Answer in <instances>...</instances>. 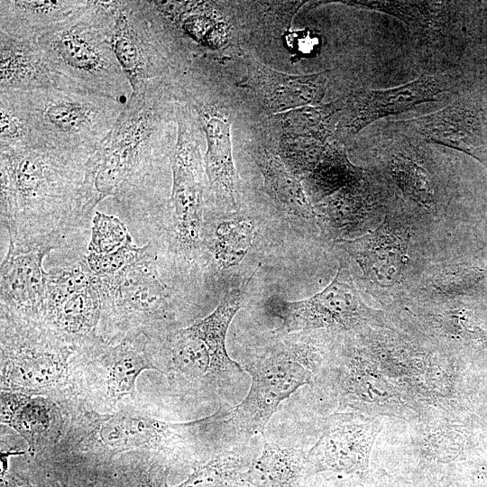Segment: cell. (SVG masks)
Listing matches in <instances>:
<instances>
[{
    "mask_svg": "<svg viewBox=\"0 0 487 487\" xmlns=\"http://www.w3.org/2000/svg\"><path fill=\"white\" fill-rule=\"evenodd\" d=\"M446 90L439 78L429 75L388 89H360L345 100L340 124L349 133L355 134L381 118L438 100Z\"/></svg>",
    "mask_w": 487,
    "mask_h": 487,
    "instance_id": "cell-13",
    "label": "cell"
},
{
    "mask_svg": "<svg viewBox=\"0 0 487 487\" xmlns=\"http://www.w3.org/2000/svg\"><path fill=\"white\" fill-rule=\"evenodd\" d=\"M35 144L93 154L125 103L71 87L23 91Z\"/></svg>",
    "mask_w": 487,
    "mask_h": 487,
    "instance_id": "cell-4",
    "label": "cell"
},
{
    "mask_svg": "<svg viewBox=\"0 0 487 487\" xmlns=\"http://www.w3.org/2000/svg\"><path fill=\"white\" fill-rule=\"evenodd\" d=\"M59 86L60 79L37 40L0 32V90L31 91Z\"/></svg>",
    "mask_w": 487,
    "mask_h": 487,
    "instance_id": "cell-17",
    "label": "cell"
},
{
    "mask_svg": "<svg viewBox=\"0 0 487 487\" xmlns=\"http://www.w3.org/2000/svg\"><path fill=\"white\" fill-rule=\"evenodd\" d=\"M91 222L89 253H109L133 240L125 225L113 215L96 211Z\"/></svg>",
    "mask_w": 487,
    "mask_h": 487,
    "instance_id": "cell-36",
    "label": "cell"
},
{
    "mask_svg": "<svg viewBox=\"0 0 487 487\" xmlns=\"http://www.w3.org/2000/svg\"><path fill=\"white\" fill-rule=\"evenodd\" d=\"M36 487H95L96 480L86 471L67 465H43L32 473Z\"/></svg>",
    "mask_w": 487,
    "mask_h": 487,
    "instance_id": "cell-37",
    "label": "cell"
},
{
    "mask_svg": "<svg viewBox=\"0 0 487 487\" xmlns=\"http://www.w3.org/2000/svg\"><path fill=\"white\" fill-rule=\"evenodd\" d=\"M483 4H484L485 21H486V23H487V2L483 3Z\"/></svg>",
    "mask_w": 487,
    "mask_h": 487,
    "instance_id": "cell-41",
    "label": "cell"
},
{
    "mask_svg": "<svg viewBox=\"0 0 487 487\" xmlns=\"http://www.w3.org/2000/svg\"><path fill=\"white\" fill-rule=\"evenodd\" d=\"M334 487H368L356 478H347L338 482Z\"/></svg>",
    "mask_w": 487,
    "mask_h": 487,
    "instance_id": "cell-40",
    "label": "cell"
},
{
    "mask_svg": "<svg viewBox=\"0 0 487 487\" xmlns=\"http://www.w3.org/2000/svg\"><path fill=\"white\" fill-rule=\"evenodd\" d=\"M119 1L88 0L85 9L37 39L60 86L129 99L132 87L110 42Z\"/></svg>",
    "mask_w": 487,
    "mask_h": 487,
    "instance_id": "cell-3",
    "label": "cell"
},
{
    "mask_svg": "<svg viewBox=\"0 0 487 487\" xmlns=\"http://www.w3.org/2000/svg\"><path fill=\"white\" fill-rule=\"evenodd\" d=\"M170 354L174 372L185 380L220 388L234 381L218 365L205 341L189 326L172 335Z\"/></svg>",
    "mask_w": 487,
    "mask_h": 487,
    "instance_id": "cell-23",
    "label": "cell"
},
{
    "mask_svg": "<svg viewBox=\"0 0 487 487\" xmlns=\"http://www.w3.org/2000/svg\"><path fill=\"white\" fill-rule=\"evenodd\" d=\"M101 358L107 369V391L111 400L133 394L142 371L161 372L152 361L143 334L126 336L115 346L104 348Z\"/></svg>",
    "mask_w": 487,
    "mask_h": 487,
    "instance_id": "cell-24",
    "label": "cell"
},
{
    "mask_svg": "<svg viewBox=\"0 0 487 487\" xmlns=\"http://www.w3.org/2000/svg\"><path fill=\"white\" fill-rule=\"evenodd\" d=\"M255 233L252 220L237 218L221 222L215 231L213 252L217 264L229 269L239 264L249 253Z\"/></svg>",
    "mask_w": 487,
    "mask_h": 487,
    "instance_id": "cell-34",
    "label": "cell"
},
{
    "mask_svg": "<svg viewBox=\"0 0 487 487\" xmlns=\"http://www.w3.org/2000/svg\"><path fill=\"white\" fill-rule=\"evenodd\" d=\"M364 179V170L349 161L345 146L327 142L315 169L300 181L309 199L316 203L344 187Z\"/></svg>",
    "mask_w": 487,
    "mask_h": 487,
    "instance_id": "cell-25",
    "label": "cell"
},
{
    "mask_svg": "<svg viewBox=\"0 0 487 487\" xmlns=\"http://www.w3.org/2000/svg\"><path fill=\"white\" fill-rule=\"evenodd\" d=\"M245 63L246 73L240 86L250 89L271 115L318 105L325 96L328 79L326 72L285 73L252 56L245 58Z\"/></svg>",
    "mask_w": 487,
    "mask_h": 487,
    "instance_id": "cell-15",
    "label": "cell"
},
{
    "mask_svg": "<svg viewBox=\"0 0 487 487\" xmlns=\"http://www.w3.org/2000/svg\"><path fill=\"white\" fill-rule=\"evenodd\" d=\"M94 283L101 299V317L120 328L133 329V335L173 319V294L161 276L158 252L152 242L116 273L94 275Z\"/></svg>",
    "mask_w": 487,
    "mask_h": 487,
    "instance_id": "cell-7",
    "label": "cell"
},
{
    "mask_svg": "<svg viewBox=\"0 0 487 487\" xmlns=\"http://www.w3.org/2000/svg\"><path fill=\"white\" fill-rule=\"evenodd\" d=\"M44 280V299L38 321L51 326L63 303L92 282L93 273L84 254L76 262L45 271Z\"/></svg>",
    "mask_w": 487,
    "mask_h": 487,
    "instance_id": "cell-29",
    "label": "cell"
},
{
    "mask_svg": "<svg viewBox=\"0 0 487 487\" xmlns=\"http://www.w3.org/2000/svg\"><path fill=\"white\" fill-rule=\"evenodd\" d=\"M216 418L214 413L194 422L171 423L148 417L116 414L101 423L98 435L105 446L121 451L182 439L192 430L212 422Z\"/></svg>",
    "mask_w": 487,
    "mask_h": 487,
    "instance_id": "cell-18",
    "label": "cell"
},
{
    "mask_svg": "<svg viewBox=\"0 0 487 487\" xmlns=\"http://www.w3.org/2000/svg\"><path fill=\"white\" fill-rule=\"evenodd\" d=\"M391 173L405 196L425 207L434 206L430 179L418 162L403 155L395 156L391 161Z\"/></svg>",
    "mask_w": 487,
    "mask_h": 487,
    "instance_id": "cell-35",
    "label": "cell"
},
{
    "mask_svg": "<svg viewBox=\"0 0 487 487\" xmlns=\"http://www.w3.org/2000/svg\"><path fill=\"white\" fill-rule=\"evenodd\" d=\"M33 144L23 91L0 90V152Z\"/></svg>",
    "mask_w": 487,
    "mask_h": 487,
    "instance_id": "cell-33",
    "label": "cell"
},
{
    "mask_svg": "<svg viewBox=\"0 0 487 487\" xmlns=\"http://www.w3.org/2000/svg\"><path fill=\"white\" fill-rule=\"evenodd\" d=\"M319 354L308 339L295 335L257 349L241 366L252 379L245 398L226 411L224 421L249 435L262 433L280 404L310 383Z\"/></svg>",
    "mask_w": 487,
    "mask_h": 487,
    "instance_id": "cell-5",
    "label": "cell"
},
{
    "mask_svg": "<svg viewBox=\"0 0 487 487\" xmlns=\"http://www.w3.org/2000/svg\"><path fill=\"white\" fill-rule=\"evenodd\" d=\"M142 246H136L133 240L115 252L96 254L86 253V261L90 271L98 277L116 273L128 264L134 262L140 254Z\"/></svg>",
    "mask_w": 487,
    "mask_h": 487,
    "instance_id": "cell-38",
    "label": "cell"
},
{
    "mask_svg": "<svg viewBox=\"0 0 487 487\" xmlns=\"http://www.w3.org/2000/svg\"><path fill=\"white\" fill-rule=\"evenodd\" d=\"M101 317V299L92 282L68 299L58 310L50 327L79 341L90 340Z\"/></svg>",
    "mask_w": 487,
    "mask_h": 487,
    "instance_id": "cell-28",
    "label": "cell"
},
{
    "mask_svg": "<svg viewBox=\"0 0 487 487\" xmlns=\"http://www.w3.org/2000/svg\"><path fill=\"white\" fill-rule=\"evenodd\" d=\"M176 103L164 79L151 82L141 93H132L90 158L100 202L114 197L126 205L142 197L154 160L170 156L173 149L167 132L176 120Z\"/></svg>",
    "mask_w": 487,
    "mask_h": 487,
    "instance_id": "cell-2",
    "label": "cell"
},
{
    "mask_svg": "<svg viewBox=\"0 0 487 487\" xmlns=\"http://www.w3.org/2000/svg\"><path fill=\"white\" fill-rule=\"evenodd\" d=\"M306 458L301 449L265 442L234 487H299L306 475Z\"/></svg>",
    "mask_w": 487,
    "mask_h": 487,
    "instance_id": "cell-20",
    "label": "cell"
},
{
    "mask_svg": "<svg viewBox=\"0 0 487 487\" xmlns=\"http://www.w3.org/2000/svg\"><path fill=\"white\" fill-rule=\"evenodd\" d=\"M253 460L233 451L224 452L198 465L181 483L165 487H234Z\"/></svg>",
    "mask_w": 487,
    "mask_h": 487,
    "instance_id": "cell-32",
    "label": "cell"
},
{
    "mask_svg": "<svg viewBox=\"0 0 487 487\" xmlns=\"http://www.w3.org/2000/svg\"><path fill=\"white\" fill-rule=\"evenodd\" d=\"M398 128L409 136L463 152L483 163L487 134L480 110L458 101L435 113L401 122Z\"/></svg>",
    "mask_w": 487,
    "mask_h": 487,
    "instance_id": "cell-14",
    "label": "cell"
},
{
    "mask_svg": "<svg viewBox=\"0 0 487 487\" xmlns=\"http://www.w3.org/2000/svg\"><path fill=\"white\" fill-rule=\"evenodd\" d=\"M91 156L41 144L0 152V220L8 244L56 249L87 226L100 202Z\"/></svg>",
    "mask_w": 487,
    "mask_h": 487,
    "instance_id": "cell-1",
    "label": "cell"
},
{
    "mask_svg": "<svg viewBox=\"0 0 487 487\" xmlns=\"http://www.w3.org/2000/svg\"><path fill=\"white\" fill-rule=\"evenodd\" d=\"M284 42L295 58H309L320 50L321 37L314 31L305 28L285 32Z\"/></svg>",
    "mask_w": 487,
    "mask_h": 487,
    "instance_id": "cell-39",
    "label": "cell"
},
{
    "mask_svg": "<svg viewBox=\"0 0 487 487\" xmlns=\"http://www.w3.org/2000/svg\"><path fill=\"white\" fill-rule=\"evenodd\" d=\"M169 465L161 458H141L115 464L96 478L99 487H165Z\"/></svg>",
    "mask_w": 487,
    "mask_h": 487,
    "instance_id": "cell-31",
    "label": "cell"
},
{
    "mask_svg": "<svg viewBox=\"0 0 487 487\" xmlns=\"http://www.w3.org/2000/svg\"><path fill=\"white\" fill-rule=\"evenodd\" d=\"M110 42L127 77L132 93L155 80H168L171 66L159 43L142 1L120 0Z\"/></svg>",
    "mask_w": 487,
    "mask_h": 487,
    "instance_id": "cell-10",
    "label": "cell"
},
{
    "mask_svg": "<svg viewBox=\"0 0 487 487\" xmlns=\"http://www.w3.org/2000/svg\"><path fill=\"white\" fill-rule=\"evenodd\" d=\"M249 154L260 169L266 193L287 214L301 218L314 216L301 181L291 173L277 152L260 145H252Z\"/></svg>",
    "mask_w": 487,
    "mask_h": 487,
    "instance_id": "cell-21",
    "label": "cell"
},
{
    "mask_svg": "<svg viewBox=\"0 0 487 487\" xmlns=\"http://www.w3.org/2000/svg\"><path fill=\"white\" fill-rule=\"evenodd\" d=\"M378 431L374 421L350 414L336 415L307 453L306 475L322 472L347 475L365 473Z\"/></svg>",
    "mask_w": 487,
    "mask_h": 487,
    "instance_id": "cell-11",
    "label": "cell"
},
{
    "mask_svg": "<svg viewBox=\"0 0 487 487\" xmlns=\"http://www.w3.org/2000/svg\"><path fill=\"white\" fill-rule=\"evenodd\" d=\"M53 250L49 246L21 249L8 244L1 263V307L38 320L45 291L42 263Z\"/></svg>",
    "mask_w": 487,
    "mask_h": 487,
    "instance_id": "cell-16",
    "label": "cell"
},
{
    "mask_svg": "<svg viewBox=\"0 0 487 487\" xmlns=\"http://www.w3.org/2000/svg\"><path fill=\"white\" fill-rule=\"evenodd\" d=\"M344 4L392 15L424 39L439 34L447 23L448 2L443 1H343Z\"/></svg>",
    "mask_w": 487,
    "mask_h": 487,
    "instance_id": "cell-26",
    "label": "cell"
},
{
    "mask_svg": "<svg viewBox=\"0 0 487 487\" xmlns=\"http://www.w3.org/2000/svg\"><path fill=\"white\" fill-rule=\"evenodd\" d=\"M364 179L342 188L313 206L322 231L338 240L352 233L365 219L372 206Z\"/></svg>",
    "mask_w": 487,
    "mask_h": 487,
    "instance_id": "cell-22",
    "label": "cell"
},
{
    "mask_svg": "<svg viewBox=\"0 0 487 487\" xmlns=\"http://www.w3.org/2000/svg\"><path fill=\"white\" fill-rule=\"evenodd\" d=\"M170 90L177 100L195 112L207 139L205 173L214 192L236 206L237 179L232 153L231 119L228 112L207 93L195 72L181 71L171 80Z\"/></svg>",
    "mask_w": 487,
    "mask_h": 487,
    "instance_id": "cell-9",
    "label": "cell"
},
{
    "mask_svg": "<svg viewBox=\"0 0 487 487\" xmlns=\"http://www.w3.org/2000/svg\"><path fill=\"white\" fill-rule=\"evenodd\" d=\"M87 5L88 0H2L0 32L37 40Z\"/></svg>",
    "mask_w": 487,
    "mask_h": 487,
    "instance_id": "cell-19",
    "label": "cell"
},
{
    "mask_svg": "<svg viewBox=\"0 0 487 487\" xmlns=\"http://www.w3.org/2000/svg\"><path fill=\"white\" fill-rule=\"evenodd\" d=\"M177 138L169 157L172 186L168 201L170 247L191 262L200 253L204 227L205 164L200 149L201 126L193 109L176 100Z\"/></svg>",
    "mask_w": 487,
    "mask_h": 487,
    "instance_id": "cell-6",
    "label": "cell"
},
{
    "mask_svg": "<svg viewBox=\"0 0 487 487\" xmlns=\"http://www.w3.org/2000/svg\"><path fill=\"white\" fill-rule=\"evenodd\" d=\"M409 239V228L403 222L386 216L374 231L335 243L358 263L366 280L388 289L403 278Z\"/></svg>",
    "mask_w": 487,
    "mask_h": 487,
    "instance_id": "cell-12",
    "label": "cell"
},
{
    "mask_svg": "<svg viewBox=\"0 0 487 487\" xmlns=\"http://www.w3.org/2000/svg\"><path fill=\"white\" fill-rule=\"evenodd\" d=\"M268 315L281 321L287 333L312 329H352L371 310L363 302L348 270L340 265L331 282L318 293L296 301L272 295L264 302Z\"/></svg>",
    "mask_w": 487,
    "mask_h": 487,
    "instance_id": "cell-8",
    "label": "cell"
},
{
    "mask_svg": "<svg viewBox=\"0 0 487 487\" xmlns=\"http://www.w3.org/2000/svg\"><path fill=\"white\" fill-rule=\"evenodd\" d=\"M2 422L13 427L31 444L49 428L51 416L47 401L20 393H2Z\"/></svg>",
    "mask_w": 487,
    "mask_h": 487,
    "instance_id": "cell-30",
    "label": "cell"
},
{
    "mask_svg": "<svg viewBox=\"0 0 487 487\" xmlns=\"http://www.w3.org/2000/svg\"><path fill=\"white\" fill-rule=\"evenodd\" d=\"M344 106L345 100H336L282 113L280 137L326 142L337 125V119L342 117Z\"/></svg>",
    "mask_w": 487,
    "mask_h": 487,
    "instance_id": "cell-27",
    "label": "cell"
}]
</instances>
